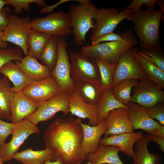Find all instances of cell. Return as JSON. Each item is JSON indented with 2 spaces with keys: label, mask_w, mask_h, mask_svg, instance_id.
Listing matches in <instances>:
<instances>
[{
  "label": "cell",
  "mask_w": 164,
  "mask_h": 164,
  "mask_svg": "<svg viewBox=\"0 0 164 164\" xmlns=\"http://www.w3.org/2000/svg\"><path fill=\"white\" fill-rule=\"evenodd\" d=\"M51 36L31 29L27 40V55L39 59L42 51Z\"/></svg>",
  "instance_id": "obj_29"
},
{
  "label": "cell",
  "mask_w": 164,
  "mask_h": 164,
  "mask_svg": "<svg viewBox=\"0 0 164 164\" xmlns=\"http://www.w3.org/2000/svg\"><path fill=\"white\" fill-rule=\"evenodd\" d=\"M15 63L29 78L34 81L43 80L51 74V71L46 65L39 63L37 59L28 55L22 57Z\"/></svg>",
  "instance_id": "obj_23"
},
{
  "label": "cell",
  "mask_w": 164,
  "mask_h": 164,
  "mask_svg": "<svg viewBox=\"0 0 164 164\" xmlns=\"http://www.w3.org/2000/svg\"><path fill=\"white\" fill-rule=\"evenodd\" d=\"M58 37L52 36L42 51L39 59L51 72L54 68L58 56Z\"/></svg>",
  "instance_id": "obj_32"
},
{
  "label": "cell",
  "mask_w": 164,
  "mask_h": 164,
  "mask_svg": "<svg viewBox=\"0 0 164 164\" xmlns=\"http://www.w3.org/2000/svg\"><path fill=\"white\" fill-rule=\"evenodd\" d=\"M80 124L83 133L80 148L81 159L83 161L88 155L97 150L100 140L107 128L104 120L95 126L84 124L81 121Z\"/></svg>",
  "instance_id": "obj_15"
},
{
  "label": "cell",
  "mask_w": 164,
  "mask_h": 164,
  "mask_svg": "<svg viewBox=\"0 0 164 164\" xmlns=\"http://www.w3.org/2000/svg\"><path fill=\"white\" fill-rule=\"evenodd\" d=\"M107 129L104 137L111 135L132 132L134 130L130 122L128 109L120 108L111 111L104 120Z\"/></svg>",
  "instance_id": "obj_16"
},
{
  "label": "cell",
  "mask_w": 164,
  "mask_h": 164,
  "mask_svg": "<svg viewBox=\"0 0 164 164\" xmlns=\"http://www.w3.org/2000/svg\"><path fill=\"white\" fill-rule=\"evenodd\" d=\"M148 136L150 141H152L158 144L159 146V148L164 152V138L149 134L148 135Z\"/></svg>",
  "instance_id": "obj_43"
},
{
  "label": "cell",
  "mask_w": 164,
  "mask_h": 164,
  "mask_svg": "<svg viewBox=\"0 0 164 164\" xmlns=\"http://www.w3.org/2000/svg\"><path fill=\"white\" fill-rule=\"evenodd\" d=\"M71 1L73 0H61L52 5L50 6H47L46 5L43 7L42 9L40 11V12L41 13L50 12H52L55 8L60 4Z\"/></svg>",
  "instance_id": "obj_42"
},
{
  "label": "cell",
  "mask_w": 164,
  "mask_h": 164,
  "mask_svg": "<svg viewBox=\"0 0 164 164\" xmlns=\"http://www.w3.org/2000/svg\"><path fill=\"white\" fill-rule=\"evenodd\" d=\"M12 164L7 163V164Z\"/></svg>",
  "instance_id": "obj_51"
},
{
  "label": "cell",
  "mask_w": 164,
  "mask_h": 164,
  "mask_svg": "<svg viewBox=\"0 0 164 164\" xmlns=\"http://www.w3.org/2000/svg\"><path fill=\"white\" fill-rule=\"evenodd\" d=\"M3 32L0 31V48H6L7 47V43L3 40Z\"/></svg>",
  "instance_id": "obj_45"
},
{
  "label": "cell",
  "mask_w": 164,
  "mask_h": 164,
  "mask_svg": "<svg viewBox=\"0 0 164 164\" xmlns=\"http://www.w3.org/2000/svg\"><path fill=\"white\" fill-rule=\"evenodd\" d=\"M81 121L79 118H58L46 128L43 135L45 147L52 151L55 160L59 159L63 164H80L83 162Z\"/></svg>",
  "instance_id": "obj_1"
},
{
  "label": "cell",
  "mask_w": 164,
  "mask_h": 164,
  "mask_svg": "<svg viewBox=\"0 0 164 164\" xmlns=\"http://www.w3.org/2000/svg\"><path fill=\"white\" fill-rule=\"evenodd\" d=\"M146 110L152 118L158 121L161 125H164V102L159 103L154 107Z\"/></svg>",
  "instance_id": "obj_40"
},
{
  "label": "cell",
  "mask_w": 164,
  "mask_h": 164,
  "mask_svg": "<svg viewBox=\"0 0 164 164\" xmlns=\"http://www.w3.org/2000/svg\"></svg>",
  "instance_id": "obj_53"
},
{
  "label": "cell",
  "mask_w": 164,
  "mask_h": 164,
  "mask_svg": "<svg viewBox=\"0 0 164 164\" xmlns=\"http://www.w3.org/2000/svg\"><path fill=\"white\" fill-rule=\"evenodd\" d=\"M97 9L91 2L87 4L79 3L70 6L68 13L74 37L73 43L82 46L85 43V36L88 31L93 28V19Z\"/></svg>",
  "instance_id": "obj_4"
},
{
  "label": "cell",
  "mask_w": 164,
  "mask_h": 164,
  "mask_svg": "<svg viewBox=\"0 0 164 164\" xmlns=\"http://www.w3.org/2000/svg\"><path fill=\"white\" fill-rule=\"evenodd\" d=\"M15 92L9 79L5 76L0 78V119L11 121V105Z\"/></svg>",
  "instance_id": "obj_28"
},
{
  "label": "cell",
  "mask_w": 164,
  "mask_h": 164,
  "mask_svg": "<svg viewBox=\"0 0 164 164\" xmlns=\"http://www.w3.org/2000/svg\"><path fill=\"white\" fill-rule=\"evenodd\" d=\"M43 164H63L61 161L59 159L56 160L52 161L48 160L45 162Z\"/></svg>",
  "instance_id": "obj_47"
},
{
  "label": "cell",
  "mask_w": 164,
  "mask_h": 164,
  "mask_svg": "<svg viewBox=\"0 0 164 164\" xmlns=\"http://www.w3.org/2000/svg\"><path fill=\"white\" fill-rule=\"evenodd\" d=\"M93 60L99 69L101 83L103 88L104 91L111 89L116 64L99 59Z\"/></svg>",
  "instance_id": "obj_33"
},
{
  "label": "cell",
  "mask_w": 164,
  "mask_h": 164,
  "mask_svg": "<svg viewBox=\"0 0 164 164\" xmlns=\"http://www.w3.org/2000/svg\"><path fill=\"white\" fill-rule=\"evenodd\" d=\"M127 106L129 120L134 130L141 129L149 133L161 125L149 116L146 109L138 104L130 102Z\"/></svg>",
  "instance_id": "obj_18"
},
{
  "label": "cell",
  "mask_w": 164,
  "mask_h": 164,
  "mask_svg": "<svg viewBox=\"0 0 164 164\" xmlns=\"http://www.w3.org/2000/svg\"><path fill=\"white\" fill-rule=\"evenodd\" d=\"M30 26L31 29L57 37H64L72 33L69 14L61 11L35 18L30 21Z\"/></svg>",
  "instance_id": "obj_5"
},
{
  "label": "cell",
  "mask_w": 164,
  "mask_h": 164,
  "mask_svg": "<svg viewBox=\"0 0 164 164\" xmlns=\"http://www.w3.org/2000/svg\"><path fill=\"white\" fill-rule=\"evenodd\" d=\"M111 89L104 91L97 105L98 124L105 119L111 111L120 108L128 109V106L121 104L116 99L113 95Z\"/></svg>",
  "instance_id": "obj_30"
},
{
  "label": "cell",
  "mask_w": 164,
  "mask_h": 164,
  "mask_svg": "<svg viewBox=\"0 0 164 164\" xmlns=\"http://www.w3.org/2000/svg\"><path fill=\"white\" fill-rule=\"evenodd\" d=\"M138 43L137 37L133 33L121 40L102 42L83 46L80 50V53L93 59H100L117 64L121 54L133 48Z\"/></svg>",
  "instance_id": "obj_3"
},
{
  "label": "cell",
  "mask_w": 164,
  "mask_h": 164,
  "mask_svg": "<svg viewBox=\"0 0 164 164\" xmlns=\"http://www.w3.org/2000/svg\"><path fill=\"white\" fill-rule=\"evenodd\" d=\"M157 0H133L130 4L120 9H118L119 11L121 9H127L131 10L132 13L138 12L141 10V7L144 5L147 8H154Z\"/></svg>",
  "instance_id": "obj_38"
},
{
  "label": "cell",
  "mask_w": 164,
  "mask_h": 164,
  "mask_svg": "<svg viewBox=\"0 0 164 164\" xmlns=\"http://www.w3.org/2000/svg\"><path fill=\"white\" fill-rule=\"evenodd\" d=\"M68 43L63 37H58V56L51 74L58 83L60 92L70 94L74 91V83L70 74L69 56L67 51Z\"/></svg>",
  "instance_id": "obj_7"
},
{
  "label": "cell",
  "mask_w": 164,
  "mask_h": 164,
  "mask_svg": "<svg viewBox=\"0 0 164 164\" xmlns=\"http://www.w3.org/2000/svg\"><path fill=\"white\" fill-rule=\"evenodd\" d=\"M120 150L113 145H106L99 144L97 150L88 155V162L96 164H124L121 160L118 153Z\"/></svg>",
  "instance_id": "obj_24"
},
{
  "label": "cell",
  "mask_w": 164,
  "mask_h": 164,
  "mask_svg": "<svg viewBox=\"0 0 164 164\" xmlns=\"http://www.w3.org/2000/svg\"><path fill=\"white\" fill-rule=\"evenodd\" d=\"M39 104L26 97L22 91L15 92L11 105L12 122L16 124L33 114Z\"/></svg>",
  "instance_id": "obj_17"
},
{
  "label": "cell",
  "mask_w": 164,
  "mask_h": 164,
  "mask_svg": "<svg viewBox=\"0 0 164 164\" xmlns=\"http://www.w3.org/2000/svg\"><path fill=\"white\" fill-rule=\"evenodd\" d=\"M148 134L164 138V125H161L153 131L149 133Z\"/></svg>",
  "instance_id": "obj_44"
},
{
  "label": "cell",
  "mask_w": 164,
  "mask_h": 164,
  "mask_svg": "<svg viewBox=\"0 0 164 164\" xmlns=\"http://www.w3.org/2000/svg\"><path fill=\"white\" fill-rule=\"evenodd\" d=\"M0 164H3V162L2 161L1 158V156L0 154Z\"/></svg>",
  "instance_id": "obj_49"
},
{
  "label": "cell",
  "mask_w": 164,
  "mask_h": 164,
  "mask_svg": "<svg viewBox=\"0 0 164 164\" xmlns=\"http://www.w3.org/2000/svg\"><path fill=\"white\" fill-rule=\"evenodd\" d=\"M69 108L72 115L78 118L88 120L89 125H98L97 105L89 104L83 101L74 91L69 94Z\"/></svg>",
  "instance_id": "obj_19"
},
{
  "label": "cell",
  "mask_w": 164,
  "mask_h": 164,
  "mask_svg": "<svg viewBox=\"0 0 164 164\" xmlns=\"http://www.w3.org/2000/svg\"><path fill=\"white\" fill-rule=\"evenodd\" d=\"M156 4L158 5L160 7V9L162 11L163 16L164 17V0H158L157 1Z\"/></svg>",
  "instance_id": "obj_46"
},
{
  "label": "cell",
  "mask_w": 164,
  "mask_h": 164,
  "mask_svg": "<svg viewBox=\"0 0 164 164\" xmlns=\"http://www.w3.org/2000/svg\"><path fill=\"white\" fill-rule=\"evenodd\" d=\"M22 92L28 97L39 104L51 99L60 91L57 81L51 74L43 80L34 81Z\"/></svg>",
  "instance_id": "obj_14"
},
{
  "label": "cell",
  "mask_w": 164,
  "mask_h": 164,
  "mask_svg": "<svg viewBox=\"0 0 164 164\" xmlns=\"http://www.w3.org/2000/svg\"><path fill=\"white\" fill-rule=\"evenodd\" d=\"M7 5L13 6L15 14H21L22 10H28L31 3L36 4L40 7L46 5L43 0H7Z\"/></svg>",
  "instance_id": "obj_36"
},
{
  "label": "cell",
  "mask_w": 164,
  "mask_h": 164,
  "mask_svg": "<svg viewBox=\"0 0 164 164\" xmlns=\"http://www.w3.org/2000/svg\"><path fill=\"white\" fill-rule=\"evenodd\" d=\"M7 0H0V11L2 10L4 6L7 5Z\"/></svg>",
  "instance_id": "obj_48"
},
{
  "label": "cell",
  "mask_w": 164,
  "mask_h": 164,
  "mask_svg": "<svg viewBox=\"0 0 164 164\" xmlns=\"http://www.w3.org/2000/svg\"><path fill=\"white\" fill-rule=\"evenodd\" d=\"M150 141L148 136L143 135L135 144L134 155L132 158V164H160V156L150 153L148 149V145Z\"/></svg>",
  "instance_id": "obj_27"
},
{
  "label": "cell",
  "mask_w": 164,
  "mask_h": 164,
  "mask_svg": "<svg viewBox=\"0 0 164 164\" xmlns=\"http://www.w3.org/2000/svg\"><path fill=\"white\" fill-rule=\"evenodd\" d=\"M142 132L125 133L111 135L101 138L99 144L106 145H113L119 148L120 151L128 156H134V145L142 136Z\"/></svg>",
  "instance_id": "obj_20"
},
{
  "label": "cell",
  "mask_w": 164,
  "mask_h": 164,
  "mask_svg": "<svg viewBox=\"0 0 164 164\" xmlns=\"http://www.w3.org/2000/svg\"><path fill=\"white\" fill-rule=\"evenodd\" d=\"M156 83L147 78L139 80L132 89L130 102L145 109L154 107L164 102V92Z\"/></svg>",
  "instance_id": "obj_8"
},
{
  "label": "cell",
  "mask_w": 164,
  "mask_h": 164,
  "mask_svg": "<svg viewBox=\"0 0 164 164\" xmlns=\"http://www.w3.org/2000/svg\"><path fill=\"white\" fill-rule=\"evenodd\" d=\"M132 51L135 58L147 78L164 88V72L137 49L133 48Z\"/></svg>",
  "instance_id": "obj_25"
},
{
  "label": "cell",
  "mask_w": 164,
  "mask_h": 164,
  "mask_svg": "<svg viewBox=\"0 0 164 164\" xmlns=\"http://www.w3.org/2000/svg\"><path fill=\"white\" fill-rule=\"evenodd\" d=\"M0 73L12 82L13 85L12 89L15 92L22 91L34 81L28 77L13 61L9 62L2 66Z\"/></svg>",
  "instance_id": "obj_21"
},
{
  "label": "cell",
  "mask_w": 164,
  "mask_h": 164,
  "mask_svg": "<svg viewBox=\"0 0 164 164\" xmlns=\"http://www.w3.org/2000/svg\"><path fill=\"white\" fill-rule=\"evenodd\" d=\"M28 16L19 17L11 15L9 23L3 32V41L9 42L17 46L27 55V40L31 29Z\"/></svg>",
  "instance_id": "obj_12"
},
{
  "label": "cell",
  "mask_w": 164,
  "mask_h": 164,
  "mask_svg": "<svg viewBox=\"0 0 164 164\" xmlns=\"http://www.w3.org/2000/svg\"><path fill=\"white\" fill-rule=\"evenodd\" d=\"M23 53L22 50L18 46L12 48H0V69L9 62L20 60L22 57Z\"/></svg>",
  "instance_id": "obj_34"
},
{
  "label": "cell",
  "mask_w": 164,
  "mask_h": 164,
  "mask_svg": "<svg viewBox=\"0 0 164 164\" xmlns=\"http://www.w3.org/2000/svg\"><path fill=\"white\" fill-rule=\"evenodd\" d=\"M15 124L5 121L0 119V148L5 143L7 138L12 135Z\"/></svg>",
  "instance_id": "obj_39"
},
{
  "label": "cell",
  "mask_w": 164,
  "mask_h": 164,
  "mask_svg": "<svg viewBox=\"0 0 164 164\" xmlns=\"http://www.w3.org/2000/svg\"><path fill=\"white\" fill-rule=\"evenodd\" d=\"M133 33L131 29H128L120 34L111 32L106 34L97 38L91 43V44H96L103 42H112L124 39Z\"/></svg>",
  "instance_id": "obj_37"
},
{
  "label": "cell",
  "mask_w": 164,
  "mask_h": 164,
  "mask_svg": "<svg viewBox=\"0 0 164 164\" xmlns=\"http://www.w3.org/2000/svg\"><path fill=\"white\" fill-rule=\"evenodd\" d=\"M74 91L84 102L97 105L104 90L100 82L82 81L74 83Z\"/></svg>",
  "instance_id": "obj_22"
},
{
  "label": "cell",
  "mask_w": 164,
  "mask_h": 164,
  "mask_svg": "<svg viewBox=\"0 0 164 164\" xmlns=\"http://www.w3.org/2000/svg\"><path fill=\"white\" fill-rule=\"evenodd\" d=\"M10 11L8 8H4L0 11V31H3L7 26L10 15Z\"/></svg>",
  "instance_id": "obj_41"
},
{
  "label": "cell",
  "mask_w": 164,
  "mask_h": 164,
  "mask_svg": "<svg viewBox=\"0 0 164 164\" xmlns=\"http://www.w3.org/2000/svg\"><path fill=\"white\" fill-rule=\"evenodd\" d=\"M164 17L161 10L147 8L143 11L132 13L127 19L134 25V31L139 39L141 49L160 47L159 26Z\"/></svg>",
  "instance_id": "obj_2"
},
{
  "label": "cell",
  "mask_w": 164,
  "mask_h": 164,
  "mask_svg": "<svg viewBox=\"0 0 164 164\" xmlns=\"http://www.w3.org/2000/svg\"><path fill=\"white\" fill-rule=\"evenodd\" d=\"M70 74L74 81L100 82L98 67L94 60L75 51L69 53Z\"/></svg>",
  "instance_id": "obj_10"
},
{
  "label": "cell",
  "mask_w": 164,
  "mask_h": 164,
  "mask_svg": "<svg viewBox=\"0 0 164 164\" xmlns=\"http://www.w3.org/2000/svg\"><path fill=\"white\" fill-rule=\"evenodd\" d=\"M13 159L23 164H43L48 160L55 161L52 151L47 148L40 150L29 148L18 152L13 155Z\"/></svg>",
  "instance_id": "obj_26"
},
{
  "label": "cell",
  "mask_w": 164,
  "mask_h": 164,
  "mask_svg": "<svg viewBox=\"0 0 164 164\" xmlns=\"http://www.w3.org/2000/svg\"><path fill=\"white\" fill-rule=\"evenodd\" d=\"M69 94L60 92L51 99L40 103L37 109L27 119L36 125L52 119L58 112L64 115L69 112Z\"/></svg>",
  "instance_id": "obj_11"
},
{
  "label": "cell",
  "mask_w": 164,
  "mask_h": 164,
  "mask_svg": "<svg viewBox=\"0 0 164 164\" xmlns=\"http://www.w3.org/2000/svg\"><path fill=\"white\" fill-rule=\"evenodd\" d=\"M85 164H93V163H91L89 162H88L87 163H86Z\"/></svg>",
  "instance_id": "obj_50"
},
{
  "label": "cell",
  "mask_w": 164,
  "mask_h": 164,
  "mask_svg": "<svg viewBox=\"0 0 164 164\" xmlns=\"http://www.w3.org/2000/svg\"></svg>",
  "instance_id": "obj_52"
},
{
  "label": "cell",
  "mask_w": 164,
  "mask_h": 164,
  "mask_svg": "<svg viewBox=\"0 0 164 164\" xmlns=\"http://www.w3.org/2000/svg\"><path fill=\"white\" fill-rule=\"evenodd\" d=\"M164 72V56L161 47L149 49H137Z\"/></svg>",
  "instance_id": "obj_35"
},
{
  "label": "cell",
  "mask_w": 164,
  "mask_h": 164,
  "mask_svg": "<svg viewBox=\"0 0 164 164\" xmlns=\"http://www.w3.org/2000/svg\"><path fill=\"white\" fill-rule=\"evenodd\" d=\"M132 13L127 9L121 11L114 8L97 9L91 38V43L101 36L113 32L118 25Z\"/></svg>",
  "instance_id": "obj_6"
},
{
  "label": "cell",
  "mask_w": 164,
  "mask_h": 164,
  "mask_svg": "<svg viewBox=\"0 0 164 164\" xmlns=\"http://www.w3.org/2000/svg\"><path fill=\"white\" fill-rule=\"evenodd\" d=\"M132 48L124 52L119 58L115 69L112 87L124 80L135 79L139 81L147 78L135 58Z\"/></svg>",
  "instance_id": "obj_13"
},
{
  "label": "cell",
  "mask_w": 164,
  "mask_h": 164,
  "mask_svg": "<svg viewBox=\"0 0 164 164\" xmlns=\"http://www.w3.org/2000/svg\"><path fill=\"white\" fill-rule=\"evenodd\" d=\"M138 82V80L135 79L121 81L111 87V93L118 101L127 106L130 102L131 91Z\"/></svg>",
  "instance_id": "obj_31"
},
{
  "label": "cell",
  "mask_w": 164,
  "mask_h": 164,
  "mask_svg": "<svg viewBox=\"0 0 164 164\" xmlns=\"http://www.w3.org/2000/svg\"><path fill=\"white\" fill-rule=\"evenodd\" d=\"M39 133L37 125L28 119L15 124L11 139L0 148V154L3 162L13 159V155L18 152L19 147L30 135Z\"/></svg>",
  "instance_id": "obj_9"
}]
</instances>
